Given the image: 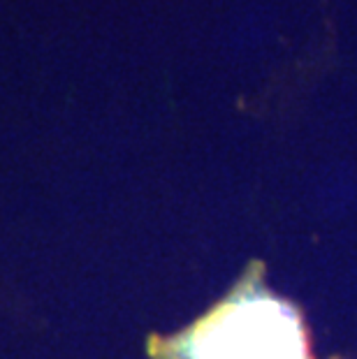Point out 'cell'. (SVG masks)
<instances>
[{"mask_svg":"<svg viewBox=\"0 0 357 359\" xmlns=\"http://www.w3.org/2000/svg\"><path fill=\"white\" fill-rule=\"evenodd\" d=\"M260 266L188 330L151 339L156 359H314L299 311L257 280Z\"/></svg>","mask_w":357,"mask_h":359,"instance_id":"cell-1","label":"cell"}]
</instances>
